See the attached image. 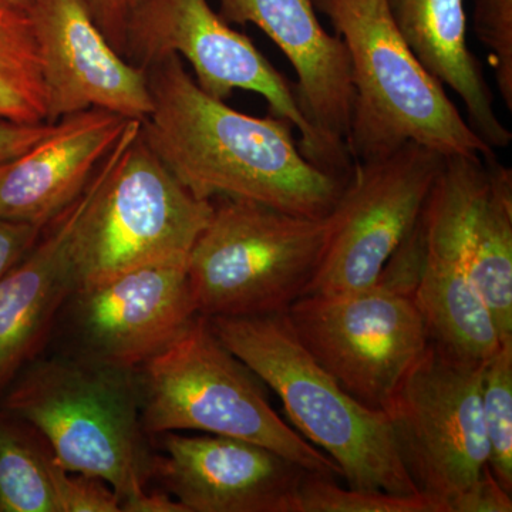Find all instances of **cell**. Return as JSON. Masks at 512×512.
Here are the masks:
<instances>
[{
	"mask_svg": "<svg viewBox=\"0 0 512 512\" xmlns=\"http://www.w3.org/2000/svg\"><path fill=\"white\" fill-rule=\"evenodd\" d=\"M394 26L417 59L463 101L466 120L493 150L512 133L498 117L483 66L467 43L466 0H384Z\"/></svg>",
	"mask_w": 512,
	"mask_h": 512,
	"instance_id": "obj_19",
	"label": "cell"
},
{
	"mask_svg": "<svg viewBox=\"0 0 512 512\" xmlns=\"http://www.w3.org/2000/svg\"><path fill=\"white\" fill-rule=\"evenodd\" d=\"M153 110L141 136L168 170L200 200H248L299 217L325 218L348 178L311 163L295 127L255 117L201 90L180 56L146 70Z\"/></svg>",
	"mask_w": 512,
	"mask_h": 512,
	"instance_id": "obj_1",
	"label": "cell"
},
{
	"mask_svg": "<svg viewBox=\"0 0 512 512\" xmlns=\"http://www.w3.org/2000/svg\"><path fill=\"white\" fill-rule=\"evenodd\" d=\"M467 265L501 340L512 338V170L478 156L467 214Z\"/></svg>",
	"mask_w": 512,
	"mask_h": 512,
	"instance_id": "obj_20",
	"label": "cell"
},
{
	"mask_svg": "<svg viewBox=\"0 0 512 512\" xmlns=\"http://www.w3.org/2000/svg\"><path fill=\"white\" fill-rule=\"evenodd\" d=\"M43 228L45 227L40 225L0 218V281L28 254L42 234Z\"/></svg>",
	"mask_w": 512,
	"mask_h": 512,
	"instance_id": "obj_28",
	"label": "cell"
},
{
	"mask_svg": "<svg viewBox=\"0 0 512 512\" xmlns=\"http://www.w3.org/2000/svg\"><path fill=\"white\" fill-rule=\"evenodd\" d=\"M128 512H187L183 505L163 491H151L131 505Z\"/></svg>",
	"mask_w": 512,
	"mask_h": 512,
	"instance_id": "obj_31",
	"label": "cell"
},
{
	"mask_svg": "<svg viewBox=\"0 0 512 512\" xmlns=\"http://www.w3.org/2000/svg\"><path fill=\"white\" fill-rule=\"evenodd\" d=\"M46 87L47 123L99 109L143 121L153 110L147 72L101 32L83 0H33L29 9Z\"/></svg>",
	"mask_w": 512,
	"mask_h": 512,
	"instance_id": "obj_13",
	"label": "cell"
},
{
	"mask_svg": "<svg viewBox=\"0 0 512 512\" xmlns=\"http://www.w3.org/2000/svg\"><path fill=\"white\" fill-rule=\"evenodd\" d=\"M511 495L495 480L487 464L473 483L448 501L447 512H511Z\"/></svg>",
	"mask_w": 512,
	"mask_h": 512,
	"instance_id": "obj_27",
	"label": "cell"
},
{
	"mask_svg": "<svg viewBox=\"0 0 512 512\" xmlns=\"http://www.w3.org/2000/svg\"><path fill=\"white\" fill-rule=\"evenodd\" d=\"M13 8L23 10V12H29L30 6H32L33 0H3Z\"/></svg>",
	"mask_w": 512,
	"mask_h": 512,
	"instance_id": "obj_32",
	"label": "cell"
},
{
	"mask_svg": "<svg viewBox=\"0 0 512 512\" xmlns=\"http://www.w3.org/2000/svg\"><path fill=\"white\" fill-rule=\"evenodd\" d=\"M474 32L491 53L495 83L512 111V0H474Z\"/></svg>",
	"mask_w": 512,
	"mask_h": 512,
	"instance_id": "obj_25",
	"label": "cell"
},
{
	"mask_svg": "<svg viewBox=\"0 0 512 512\" xmlns=\"http://www.w3.org/2000/svg\"><path fill=\"white\" fill-rule=\"evenodd\" d=\"M305 349L370 409L383 410L430 339L409 293L379 284L308 293L286 312Z\"/></svg>",
	"mask_w": 512,
	"mask_h": 512,
	"instance_id": "obj_10",
	"label": "cell"
},
{
	"mask_svg": "<svg viewBox=\"0 0 512 512\" xmlns=\"http://www.w3.org/2000/svg\"><path fill=\"white\" fill-rule=\"evenodd\" d=\"M208 320L222 345L281 399L303 439L338 464L348 487L419 493L386 413L357 402L313 359L286 312Z\"/></svg>",
	"mask_w": 512,
	"mask_h": 512,
	"instance_id": "obj_4",
	"label": "cell"
},
{
	"mask_svg": "<svg viewBox=\"0 0 512 512\" xmlns=\"http://www.w3.org/2000/svg\"><path fill=\"white\" fill-rule=\"evenodd\" d=\"M0 120L43 123L47 101L35 29L28 12L0 0Z\"/></svg>",
	"mask_w": 512,
	"mask_h": 512,
	"instance_id": "obj_22",
	"label": "cell"
},
{
	"mask_svg": "<svg viewBox=\"0 0 512 512\" xmlns=\"http://www.w3.org/2000/svg\"><path fill=\"white\" fill-rule=\"evenodd\" d=\"M211 202L210 221L188 254L198 315L249 318L288 312L318 271L328 217H299L238 198Z\"/></svg>",
	"mask_w": 512,
	"mask_h": 512,
	"instance_id": "obj_6",
	"label": "cell"
},
{
	"mask_svg": "<svg viewBox=\"0 0 512 512\" xmlns=\"http://www.w3.org/2000/svg\"><path fill=\"white\" fill-rule=\"evenodd\" d=\"M53 460L43 434L0 407V512H60Z\"/></svg>",
	"mask_w": 512,
	"mask_h": 512,
	"instance_id": "obj_21",
	"label": "cell"
},
{
	"mask_svg": "<svg viewBox=\"0 0 512 512\" xmlns=\"http://www.w3.org/2000/svg\"><path fill=\"white\" fill-rule=\"evenodd\" d=\"M443 160L436 151L407 144L383 160L353 163L328 215V241L306 295L379 284L419 224Z\"/></svg>",
	"mask_w": 512,
	"mask_h": 512,
	"instance_id": "obj_11",
	"label": "cell"
},
{
	"mask_svg": "<svg viewBox=\"0 0 512 512\" xmlns=\"http://www.w3.org/2000/svg\"><path fill=\"white\" fill-rule=\"evenodd\" d=\"M130 121L99 109L57 121L53 133L0 167V218L46 227L86 190Z\"/></svg>",
	"mask_w": 512,
	"mask_h": 512,
	"instance_id": "obj_17",
	"label": "cell"
},
{
	"mask_svg": "<svg viewBox=\"0 0 512 512\" xmlns=\"http://www.w3.org/2000/svg\"><path fill=\"white\" fill-rule=\"evenodd\" d=\"M141 420L151 437L201 431L269 448L318 476L342 477L332 458L303 439L264 386L198 315L167 348L136 369Z\"/></svg>",
	"mask_w": 512,
	"mask_h": 512,
	"instance_id": "obj_5",
	"label": "cell"
},
{
	"mask_svg": "<svg viewBox=\"0 0 512 512\" xmlns=\"http://www.w3.org/2000/svg\"><path fill=\"white\" fill-rule=\"evenodd\" d=\"M421 237L423 262L413 301L430 342L468 362H487L503 340L471 281L463 220L431 212L421 221Z\"/></svg>",
	"mask_w": 512,
	"mask_h": 512,
	"instance_id": "obj_18",
	"label": "cell"
},
{
	"mask_svg": "<svg viewBox=\"0 0 512 512\" xmlns=\"http://www.w3.org/2000/svg\"><path fill=\"white\" fill-rule=\"evenodd\" d=\"M212 210L211 201L195 197L165 167L140 128L77 225V286L190 254Z\"/></svg>",
	"mask_w": 512,
	"mask_h": 512,
	"instance_id": "obj_8",
	"label": "cell"
},
{
	"mask_svg": "<svg viewBox=\"0 0 512 512\" xmlns=\"http://www.w3.org/2000/svg\"><path fill=\"white\" fill-rule=\"evenodd\" d=\"M313 2L348 49L353 109L346 148L353 163L383 160L407 144L443 157L495 153L404 42L384 0Z\"/></svg>",
	"mask_w": 512,
	"mask_h": 512,
	"instance_id": "obj_3",
	"label": "cell"
},
{
	"mask_svg": "<svg viewBox=\"0 0 512 512\" xmlns=\"http://www.w3.org/2000/svg\"><path fill=\"white\" fill-rule=\"evenodd\" d=\"M57 123H16L0 120V167L53 133Z\"/></svg>",
	"mask_w": 512,
	"mask_h": 512,
	"instance_id": "obj_29",
	"label": "cell"
},
{
	"mask_svg": "<svg viewBox=\"0 0 512 512\" xmlns=\"http://www.w3.org/2000/svg\"><path fill=\"white\" fill-rule=\"evenodd\" d=\"M313 0H220L229 25H255L284 53L296 73L303 114L320 136L346 151L353 109L348 49L323 28ZM350 156V154H349Z\"/></svg>",
	"mask_w": 512,
	"mask_h": 512,
	"instance_id": "obj_16",
	"label": "cell"
},
{
	"mask_svg": "<svg viewBox=\"0 0 512 512\" xmlns=\"http://www.w3.org/2000/svg\"><path fill=\"white\" fill-rule=\"evenodd\" d=\"M481 407L488 443V467L508 493L512 494V338L484 367Z\"/></svg>",
	"mask_w": 512,
	"mask_h": 512,
	"instance_id": "obj_23",
	"label": "cell"
},
{
	"mask_svg": "<svg viewBox=\"0 0 512 512\" xmlns=\"http://www.w3.org/2000/svg\"><path fill=\"white\" fill-rule=\"evenodd\" d=\"M198 316L188 255L137 266L77 286L53 328L55 353L137 369Z\"/></svg>",
	"mask_w": 512,
	"mask_h": 512,
	"instance_id": "obj_12",
	"label": "cell"
},
{
	"mask_svg": "<svg viewBox=\"0 0 512 512\" xmlns=\"http://www.w3.org/2000/svg\"><path fill=\"white\" fill-rule=\"evenodd\" d=\"M291 512H446L440 501L417 494L340 487L335 478L306 473Z\"/></svg>",
	"mask_w": 512,
	"mask_h": 512,
	"instance_id": "obj_24",
	"label": "cell"
},
{
	"mask_svg": "<svg viewBox=\"0 0 512 512\" xmlns=\"http://www.w3.org/2000/svg\"><path fill=\"white\" fill-rule=\"evenodd\" d=\"M177 55L190 64L201 90L227 100L235 90L264 97L269 114L298 131L303 156L329 173L346 178L353 160L328 143L309 123L295 84L244 33L225 22L208 0H140L124 29L123 57L147 70L164 57Z\"/></svg>",
	"mask_w": 512,
	"mask_h": 512,
	"instance_id": "obj_7",
	"label": "cell"
},
{
	"mask_svg": "<svg viewBox=\"0 0 512 512\" xmlns=\"http://www.w3.org/2000/svg\"><path fill=\"white\" fill-rule=\"evenodd\" d=\"M140 128L141 121H130L86 190L43 228L28 254L0 281V396L49 346L57 316L77 288L72 258L77 225Z\"/></svg>",
	"mask_w": 512,
	"mask_h": 512,
	"instance_id": "obj_14",
	"label": "cell"
},
{
	"mask_svg": "<svg viewBox=\"0 0 512 512\" xmlns=\"http://www.w3.org/2000/svg\"><path fill=\"white\" fill-rule=\"evenodd\" d=\"M154 480L187 512H291L305 468L232 437L160 434Z\"/></svg>",
	"mask_w": 512,
	"mask_h": 512,
	"instance_id": "obj_15",
	"label": "cell"
},
{
	"mask_svg": "<svg viewBox=\"0 0 512 512\" xmlns=\"http://www.w3.org/2000/svg\"><path fill=\"white\" fill-rule=\"evenodd\" d=\"M0 407L36 427L64 470L106 481L121 512L154 481L158 453L141 420L136 369L42 353L9 383Z\"/></svg>",
	"mask_w": 512,
	"mask_h": 512,
	"instance_id": "obj_2",
	"label": "cell"
},
{
	"mask_svg": "<svg viewBox=\"0 0 512 512\" xmlns=\"http://www.w3.org/2000/svg\"><path fill=\"white\" fill-rule=\"evenodd\" d=\"M50 474L60 512H121L116 491L101 478L70 473L56 460Z\"/></svg>",
	"mask_w": 512,
	"mask_h": 512,
	"instance_id": "obj_26",
	"label": "cell"
},
{
	"mask_svg": "<svg viewBox=\"0 0 512 512\" xmlns=\"http://www.w3.org/2000/svg\"><path fill=\"white\" fill-rule=\"evenodd\" d=\"M485 363L429 342L383 412L417 491L447 503L488 464L481 389Z\"/></svg>",
	"mask_w": 512,
	"mask_h": 512,
	"instance_id": "obj_9",
	"label": "cell"
},
{
	"mask_svg": "<svg viewBox=\"0 0 512 512\" xmlns=\"http://www.w3.org/2000/svg\"><path fill=\"white\" fill-rule=\"evenodd\" d=\"M83 2L101 32L114 49L123 56L124 29H126L127 19L140 0H83Z\"/></svg>",
	"mask_w": 512,
	"mask_h": 512,
	"instance_id": "obj_30",
	"label": "cell"
}]
</instances>
